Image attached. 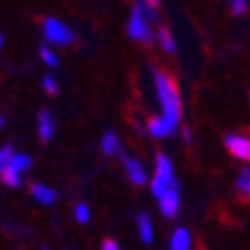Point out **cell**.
I'll return each mask as SVG.
<instances>
[{"label": "cell", "instance_id": "obj_1", "mask_svg": "<svg viewBox=\"0 0 250 250\" xmlns=\"http://www.w3.org/2000/svg\"><path fill=\"white\" fill-rule=\"evenodd\" d=\"M154 85H156V99L161 104V117L166 122H170L174 129H179L182 122V97L174 81L163 71L154 74Z\"/></svg>", "mask_w": 250, "mask_h": 250}, {"label": "cell", "instance_id": "obj_2", "mask_svg": "<svg viewBox=\"0 0 250 250\" xmlns=\"http://www.w3.org/2000/svg\"><path fill=\"white\" fill-rule=\"evenodd\" d=\"M174 186H179L177 179H174V166L167 154H159L156 156V167H154V174L149 179V190L156 200L166 195L167 190H172Z\"/></svg>", "mask_w": 250, "mask_h": 250}, {"label": "cell", "instance_id": "obj_3", "mask_svg": "<svg viewBox=\"0 0 250 250\" xmlns=\"http://www.w3.org/2000/svg\"><path fill=\"white\" fill-rule=\"evenodd\" d=\"M42 28H44V39L48 46H69L76 42V35H74V30L69 28L64 21H60V19H55V16H48V19H44V23H42Z\"/></svg>", "mask_w": 250, "mask_h": 250}, {"label": "cell", "instance_id": "obj_4", "mask_svg": "<svg viewBox=\"0 0 250 250\" xmlns=\"http://www.w3.org/2000/svg\"><path fill=\"white\" fill-rule=\"evenodd\" d=\"M126 32L133 42H140V44H149L154 42V30H152V21L143 14V9L133 7L129 16V23H126Z\"/></svg>", "mask_w": 250, "mask_h": 250}, {"label": "cell", "instance_id": "obj_5", "mask_svg": "<svg viewBox=\"0 0 250 250\" xmlns=\"http://www.w3.org/2000/svg\"><path fill=\"white\" fill-rule=\"evenodd\" d=\"M120 159H122V166H124V172H126V177H129V182L133 184V186H145V184L149 182L143 161H138L136 156H131V154H126V152H122Z\"/></svg>", "mask_w": 250, "mask_h": 250}, {"label": "cell", "instance_id": "obj_6", "mask_svg": "<svg viewBox=\"0 0 250 250\" xmlns=\"http://www.w3.org/2000/svg\"><path fill=\"white\" fill-rule=\"evenodd\" d=\"M225 147H228V152L234 159L250 163V136H246V133H229V136H225Z\"/></svg>", "mask_w": 250, "mask_h": 250}, {"label": "cell", "instance_id": "obj_7", "mask_svg": "<svg viewBox=\"0 0 250 250\" xmlns=\"http://www.w3.org/2000/svg\"><path fill=\"white\" fill-rule=\"evenodd\" d=\"M159 209H161V216L167 220L179 216V211H182V190H179V186H174L172 190H167L166 195L161 197Z\"/></svg>", "mask_w": 250, "mask_h": 250}, {"label": "cell", "instance_id": "obj_8", "mask_svg": "<svg viewBox=\"0 0 250 250\" xmlns=\"http://www.w3.org/2000/svg\"><path fill=\"white\" fill-rule=\"evenodd\" d=\"M147 133L152 138H156V140H163V138H170L177 133V129H174L170 122H166L161 115H156V117H152V120L147 122Z\"/></svg>", "mask_w": 250, "mask_h": 250}, {"label": "cell", "instance_id": "obj_9", "mask_svg": "<svg viewBox=\"0 0 250 250\" xmlns=\"http://www.w3.org/2000/svg\"><path fill=\"white\" fill-rule=\"evenodd\" d=\"M167 250H193V234L188 228H174L167 241Z\"/></svg>", "mask_w": 250, "mask_h": 250}, {"label": "cell", "instance_id": "obj_10", "mask_svg": "<svg viewBox=\"0 0 250 250\" xmlns=\"http://www.w3.org/2000/svg\"><path fill=\"white\" fill-rule=\"evenodd\" d=\"M136 228H138V236L145 246L154 243V223H152V216L147 211H140L136 216Z\"/></svg>", "mask_w": 250, "mask_h": 250}, {"label": "cell", "instance_id": "obj_11", "mask_svg": "<svg viewBox=\"0 0 250 250\" xmlns=\"http://www.w3.org/2000/svg\"><path fill=\"white\" fill-rule=\"evenodd\" d=\"M30 195L35 197V202H39V205H44V207L55 205V200H58V193H55V188L46 186V184H39V182H35L30 186Z\"/></svg>", "mask_w": 250, "mask_h": 250}, {"label": "cell", "instance_id": "obj_12", "mask_svg": "<svg viewBox=\"0 0 250 250\" xmlns=\"http://www.w3.org/2000/svg\"><path fill=\"white\" fill-rule=\"evenodd\" d=\"M37 133L44 143H48L55 136V120H53V115H51V110H42L37 115Z\"/></svg>", "mask_w": 250, "mask_h": 250}, {"label": "cell", "instance_id": "obj_13", "mask_svg": "<svg viewBox=\"0 0 250 250\" xmlns=\"http://www.w3.org/2000/svg\"><path fill=\"white\" fill-rule=\"evenodd\" d=\"M101 152L106 156H115V154H122V145H120V136L115 131H106L101 136Z\"/></svg>", "mask_w": 250, "mask_h": 250}, {"label": "cell", "instance_id": "obj_14", "mask_svg": "<svg viewBox=\"0 0 250 250\" xmlns=\"http://www.w3.org/2000/svg\"><path fill=\"white\" fill-rule=\"evenodd\" d=\"M156 42L161 44V48H163L166 53H174V51H177V42H174L172 32L167 30V28H161V30H156Z\"/></svg>", "mask_w": 250, "mask_h": 250}, {"label": "cell", "instance_id": "obj_15", "mask_svg": "<svg viewBox=\"0 0 250 250\" xmlns=\"http://www.w3.org/2000/svg\"><path fill=\"white\" fill-rule=\"evenodd\" d=\"M9 167H12V170H16L19 174H25V172H28V170L32 167V159L28 156V154L16 152L14 159H12V163H9Z\"/></svg>", "mask_w": 250, "mask_h": 250}, {"label": "cell", "instance_id": "obj_16", "mask_svg": "<svg viewBox=\"0 0 250 250\" xmlns=\"http://www.w3.org/2000/svg\"><path fill=\"white\" fill-rule=\"evenodd\" d=\"M236 190H239L246 200H250V166L241 167V172L236 177Z\"/></svg>", "mask_w": 250, "mask_h": 250}, {"label": "cell", "instance_id": "obj_17", "mask_svg": "<svg viewBox=\"0 0 250 250\" xmlns=\"http://www.w3.org/2000/svg\"><path fill=\"white\" fill-rule=\"evenodd\" d=\"M39 58H42V62H44L46 67H51V69H55L58 64H60V58H58V53H55V51L48 44L39 46Z\"/></svg>", "mask_w": 250, "mask_h": 250}, {"label": "cell", "instance_id": "obj_18", "mask_svg": "<svg viewBox=\"0 0 250 250\" xmlns=\"http://www.w3.org/2000/svg\"><path fill=\"white\" fill-rule=\"evenodd\" d=\"M0 179H2V184L7 186V188H19L23 184V174H19L16 170H12V167H7L5 172L0 174Z\"/></svg>", "mask_w": 250, "mask_h": 250}, {"label": "cell", "instance_id": "obj_19", "mask_svg": "<svg viewBox=\"0 0 250 250\" xmlns=\"http://www.w3.org/2000/svg\"><path fill=\"white\" fill-rule=\"evenodd\" d=\"M74 218H76V223H81V225H87L92 218V211L90 207H87V202H78L76 207H74Z\"/></svg>", "mask_w": 250, "mask_h": 250}, {"label": "cell", "instance_id": "obj_20", "mask_svg": "<svg viewBox=\"0 0 250 250\" xmlns=\"http://www.w3.org/2000/svg\"><path fill=\"white\" fill-rule=\"evenodd\" d=\"M14 154L16 152H14L12 145H2V147H0V174L9 167V163H12V159H14Z\"/></svg>", "mask_w": 250, "mask_h": 250}, {"label": "cell", "instance_id": "obj_21", "mask_svg": "<svg viewBox=\"0 0 250 250\" xmlns=\"http://www.w3.org/2000/svg\"><path fill=\"white\" fill-rule=\"evenodd\" d=\"M42 85H44V92L46 94H58L60 92V87H58V81H55V76H44V81H42Z\"/></svg>", "mask_w": 250, "mask_h": 250}, {"label": "cell", "instance_id": "obj_22", "mask_svg": "<svg viewBox=\"0 0 250 250\" xmlns=\"http://www.w3.org/2000/svg\"><path fill=\"white\" fill-rule=\"evenodd\" d=\"M229 9H232V14L234 16L246 14V9H248V0H229Z\"/></svg>", "mask_w": 250, "mask_h": 250}, {"label": "cell", "instance_id": "obj_23", "mask_svg": "<svg viewBox=\"0 0 250 250\" xmlns=\"http://www.w3.org/2000/svg\"><path fill=\"white\" fill-rule=\"evenodd\" d=\"M101 250H120V243L115 241V239H106V241L101 243Z\"/></svg>", "mask_w": 250, "mask_h": 250}, {"label": "cell", "instance_id": "obj_24", "mask_svg": "<svg viewBox=\"0 0 250 250\" xmlns=\"http://www.w3.org/2000/svg\"><path fill=\"white\" fill-rule=\"evenodd\" d=\"M184 140H186V143H190V140H193V136H190V131H188V129L184 131Z\"/></svg>", "mask_w": 250, "mask_h": 250}, {"label": "cell", "instance_id": "obj_25", "mask_svg": "<svg viewBox=\"0 0 250 250\" xmlns=\"http://www.w3.org/2000/svg\"><path fill=\"white\" fill-rule=\"evenodd\" d=\"M2 126H5V117L0 115V129H2Z\"/></svg>", "mask_w": 250, "mask_h": 250}, {"label": "cell", "instance_id": "obj_26", "mask_svg": "<svg viewBox=\"0 0 250 250\" xmlns=\"http://www.w3.org/2000/svg\"><path fill=\"white\" fill-rule=\"evenodd\" d=\"M2 44H5V39H2V32H0V46H2Z\"/></svg>", "mask_w": 250, "mask_h": 250}, {"label": "cell", "instance_id": "obj_27", "mask_svg": "<svg viewBox=\"0 0 250 250\" xmlns=\"http://www.w3.org/2000/svg\"><path fill=\"white\" fill-rule=\"evenodd\" d=\"M248 97H250V94H248Z\"/></svg>", "mask_w": 250, "mask_h": 250}]
</instances>
